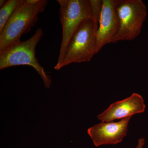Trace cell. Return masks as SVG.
<instances>
[{"label":"cell","mask_w":148,"mask_h":148,"mask_svg":"<svg viewBox=\"0 0 148 148\" xmlns=\"http://www.w3.org/2000/svg\"><path fill=\"white\" fill-rule=\"evenodd\" d=\"M119 29L115 0H102V5L96 33V52L112 42Z\"/></svg>","instance_id":"6"},{"label":"cell","mask_w":148,"mask_h":148,"mask_svg":"<svg viewBox=\"0 0 148 148\" xmlns=\"http://www.w3.org/2000/svg\"><path fill=\"white\" fill-rule=\"evenodd\" d=\"M47 3V0H39L34 4L23 1L0 33V53L20 41L22 35L32 30L38 21L39 14L45 10Z\"/></svg>","instance_id":"1"},{"label":"cell","mask_w":148,"mask_h":148,"mask_svg":"<svg viewBox=\"0 0 148 148\" xmlns=\"http://www.w3.org/2000/svg\"><path fill=\"white\" fill-rule=\"evenodd\" d=\"M90 10H91V19L93 22L94 28L96 33L98 30L99 17L102 8V1L101 0H89Z\"/></svg>","instance_id":"10"},{"label":"cell","mask_w":148,"mask_h":148,"mask_svg":"<svg viewBox=\"0 0 148 148\" xmlns=\"http://www.w3.org/2000/svg\"><path fill=\"white\" fill-rule=\"evenodd\" d=\"M96 32L91 18L83 21L73 35L60 69L73 63L88 62L97 53Z\"/></svg>","instance_id":"5"},{"label":"cell","mask_w":148,"mask_h":148,"mask_svg":"<svg viewBox=\"0 0 148 148\" xmlns=\"http://www.w3.org/2000/svg\"><path fill=\"white\" fill-rule=\"evenodd\" d=\"M6 2L7 1H5V0H1L0 1V8L4 5Z\"/></svg>","instance_id":"12"},{"label":"cell","mask_w":148,"mask_h":148,"mask_svg":"<svg viewBox=\"0 0 148 148\" xmlns=\"http://www.w3.org/2000/svg\"><path fill=\"white\" fill-rule=\"evenodd\" d=\"M60 6V21L62 27V40L57 63L54 69L58 71L71 38L80 24L91 18L89 0H57Z\"/></svg>","instance_id":"3"},{"label":"cell","mask_w":148,"mask_h":148,"mask_svg":"<svg viewBox=\"0 0 148 148\" xmlns=\"http://www.w3.org/2000/svg\"><path fill=\"white\" fill-rule=\"evenodd\" d=\"M131 118H126L116 122H102L88 128V134L96 147L116 145L121 143L127 135Z\"/></svg>","instance_id":"7"},{"label":"cell","mask_w":148,"mask_h":148,"mask_svg":"<svg viewBox=\"0 0 148 148\" xmlns=\"http://www.w3.org/2000/svg\"><path fill=\"white\" fill-rule=\"evenodd\" d=\"M145 108L143 97L138 93H133L128 98L111 104L106 110L98 115V118L102 122L113 121L142 113Z\"/></svg>","instance_id":"8"},{"label":"cell","mask_w":148,"mask_h":148,"mask_svg":"<svg viewBox=\"0 0 148 148\" xmlns=\"http://www.w3.org/2000/svg\"><path fill=\"white\" fill-rule=\"evenodd\" d=\"M119 29L113 43L135 39L140 34L147 16L142 0H115Z\"/></svg>","instance_id":"4"},{"label":"cell","mask_w":148,"mask_h":148,"mask_svg":"<svg viewBox=\"0 0 148 148\" xmlns=\"http://www.w3.org/2000/svg\"><path fill=\"white\" fill-rule=\"evenodd\" d=\"M145 140L144 138H141L138 141V144L135 148H143L145 144Z\"/></svg>","instance_id":"11"},{"label":"cell","mask_w":148,"mask_h":148,"mask_svg":"<svg viewBox=\"0 0 148 148\" xmlns=\"http://www.w3.org/2000/svg\"><path fill=\"white\" fill-rule=\"evenodd\" d=\"M43 35L42 29L39 28L29 39L15 43L0 53V69L23 65L32 66L42 79L45 87L49 88L51 84L50 77L36 56V47Z\"/></svg>","instance_id":"2"},{"label":"cell","mask_w":148,"mask_h":148,"mask_svg":"<svg viewBox=\"0 0 148 148\" xmlns=\"http://www.w3.org/2000/svg\"><path fill=\"white\" fill-rule=\"evenodd\" d=\"M24 0H8L0 8V33L2 31L7 22L14 11L23 2Z\"/></svg>","instance_id":"9"}]
</instances>
